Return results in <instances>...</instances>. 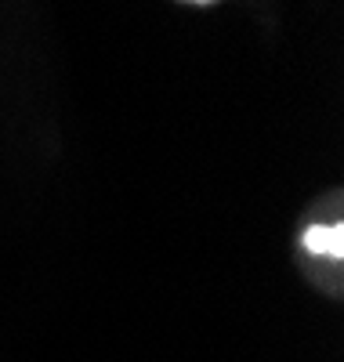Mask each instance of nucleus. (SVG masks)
I'll list each match as a JSON object with an SVG mask.
<instances>
[{"label": "nucleus", "instance_id": "nucleus-2", "mask_svg": "<svg viewBox=\"0 0 344 362\" xmlns=\"http://www.w3.org/2000/svg\"><path fill=\"white\" fill-rule=\"evenodd\" d=\"M196 4H210V0H196Z\"/></svg>", "mask_w": 344, "mask_h": 362}, {"label": "nucleus", "instance_id": "nucleus-1", "mask_svg": "<svg viewBox=\"0 0 344 362\" xmlns=\"http://www.w3.org/2000/svg\"><path fill=\"white\" fill-rule=\"evenodd\" d=\"M301 247L316 257H330V261H340L344 257V225L340 221H330V225H308L304 235H301Z\"/></svg>", "mask_w": 344, "mask_h": 362}]
</instances>
